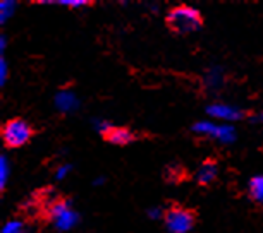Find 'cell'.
Wrapping results in <instances>:
<instances>
[{"label": "cell", "mask_w": 263, "mask_h": 233, "mask_svg": "<svg viewBox=\"0 0 263 233\" xmlns=\"http://www.w3.org/2000/svg\"><path fill=\"white\" fill-rule=\"evenodd\" d=\"M205 19L201 12L191 6H176L167 12L165 16V26L171 29L174 34H190L203 28Z\"/></svg>", "instance_id": "1"}, {"label": "cell", "mask_w": 263, "mask_h": 233, "mask_svg": "<svg viewBox=\"0 0 263 233\" xmlns=\"http://www.w3.org/2000/svg\"><path fill=\"white\" fill-rule=\"evenodd\" d=\"M198 221V213L177 202H172L163 211V223L168 233H190Z\"/></svg>", "instance_id": "2"}, {"label": "cell", "mask_w": 263, "mask_h": 233, "mask_svg": "<svg viewBox=\"0 0 263 233\" xmlns=\"http://www.w3.org/2000/svg\"><path fill=\"white\" fill-rule=\"evenodd\" d=\"M2 142L9 150H16V147H23L31 141L34 136V129L21 117H14L7 120L2 125Z\"/></svg>", "instance_id": "3"}, {"label": "cell", "mask_w": 263, "mask_h": 233, "mask_svg": "<svg viewBox=\"0 0 263 233\" xmlns=\"http://www.w3.org/2000/svg\"><path fill=\"white\" fill-rule=\"evenodd\" d=\"M100 136L103 141L114 146H127L138 139V134L135 131L121 125H103L100 129Z\"/></svg>", "instance_id": "4"}, {"label": "cell", "mask_w": 263, "mask_h": 233, "mask_svg": "<svg viewBox=\"0 0 263 233\" xmlns=\"http://www.w3.org/2000/svg\"><path fill=\"white\" fill-rule=\"evenodd\" d=\"M67 216H71L69 211V199L59 196L57 199L50 201L42 213V218L47 223H62Z\"/></svg>", "instance_id": "5"}, {"label": "cell", "mask_w": 263, "mask_h": 233, "mask_svg": "<svg viewBox=\"0 0 263 233\" xmlns=\"http://www.w3.org/2000/svg\"><path fill=\"white\" fill-rule=\"evenodd\" d=\"M218 177V163L215 158H206L196 170V183L200 187H208Z\"/></svg>", "instance_id": "6"}, {"label": "cell", "mask_w": 263, "mask_h": 233, "mask_svg": "<svg viewBox=\"0 0 263 233\" xmlns=\"http://www.w3.org/2000/svg\"><path fill=\"white\" fill-rule=\"evenodd\" d=\"M248 194L255 204H263V175L253 177L248 183Z\"/></svg>", "instance_id": "7"}, {"label": "cell", "mask_w": 263, "mask_h": 233, "mask_svg": "<svg viewBox=\"0 0 263 233\" xmlns=\"http://www.w3.org/2000/svg\"><path fill=\"white\" fill-rule=\"evenodd\" d=\"M212 115H217V117H224V118H236L239 117V113L231 110V108H226V107H213L208 110Z\"/></svg>", "instance_id": "8"}, {"label": "cell", "mask_w": 263, "mask_h": 233, "mask_svg": "<svg viewBox=\"0 0 263 233\" xmlns=\"http://www.w3.org/2000/svg\"><path fill=\"white\" fill-rule=\"evenodd\" d=\"M181 173H187L184 166H181V165H171V166H167V170H165V180L172 182L174 180V175H179L181 180H182V178H186V175H181Z\"/></svg>", "instance_id": "9"}, {"label": "cell", "mask_w": 263, "mask_h": 233, "mask_svg": "<svg viewBox=\"0 0 263 233\" xmlns=\"http://www.w3.org/2000/svg\"><path fill=\"white\" fill-rule=\"evenodd\" d=\"M4 233H21V226L17 223H9V225L4 228Z\"/></svg>", "instance_id": "10"}]
</instances>
